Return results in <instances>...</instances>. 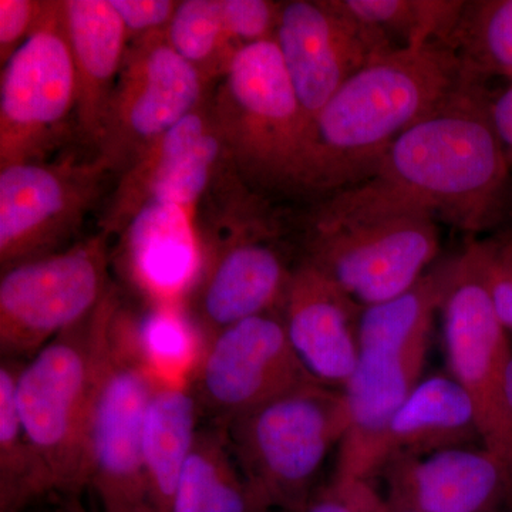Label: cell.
I'll return each mask as SVG.
<instances>
[{
  "instance_id": "3957f363",
  "label": "cell",
  "mask_w": 512,
  "mask_h": 512,
  "mask_svg": "<svg viewBox=\"0 0 512 512\" xmlns=\"http://www.w3.org/2000/svg\"><path fill=\"white\" fill-rule=\"evenodd\" d=\"M210 106L242 183L255 191L301 190L308 127L275 39L235 56Z\"/></svg>"
},
{
  "instance_id": "f1b7e54d",
  "label": "cell",
  "mask_w": 512,
  "mask_h": 512,
  "mask_svg": "<svg viewBox=\"0 0 512 512\" xmlns=\"http://www.w3.org/2000/svg\"><path fill=\"white\" fill-rule=\"evenodd\" d=\"M467 254L490 295L498 318L508 333H512V256L503 237L474 241Z\"/></svg>"
},
{
  "instance_id": "ffe728a7",
  "label": "cell",
  "mask_w": 512,
  "mask_h": 512,
  "mask_svg": "<svg viewBox=\"0 0 512 512\" xmlns=\"http://www.w3.org/2000/svg\"><path fill=\"white\" fill-rule=\"evenodd\" d=\"M362 311L313 266L302 261L293 268L279 313L292 349L316 382L345 389L356 367Z\"/></svg>"
},
{
  "instance_id": "7c38bea8",
  "label": "cell",
  "mask_w": 512,
  "mask_h": 512,
  "mask_svg": "<svg viewBox=\"0 0 512 512\" xmlns=\"http://www.w3.org/2000/svg\"><path fill=\"white\" fill-rule=\"evenodd\" d=\"M2 67L0 168L43 161L76 111V73L62 0L49 2L35 32Z\"/></svg>"
},
{
  "instance_id": "83f0119b",
  "label": "cell",
  "mask_w": 512,
  "mask_h": 512,
  "mask_svg": "<svg viewBox=\"0 0 512 512\" xmlns=\"http://www.w3.org/2000/svg\"><path fill=\"white\" fill-rule=\"evenodd\" d=\"M168 42L207 82L221 80L241 52L229 35L222 0H184L168 25Z\"/></svg>"
},
{
  "instance_id": "74e56055",
  "label": "cell",
  "mask_w": 512,
  "mask_h": 512,
  "mask_svg": "<svg viewBox=\"0 0 512 512\" xmlns=\"http://www.w3.org/2000/svg\"><path fill=\"white\" fill-rule=\"evenodd\" d=\"M392 508V507H390ZM392 512H420V511H410V510H394V508H392Z\"/></svg>"
},
{
  "instance_id": "f546056e",
  "label": "cell",
  "mask_w": 512,
  "mask_h": 512,
  "mask_svg": "<svg viewBox=\"0 0 512 512\" xmlns=\"http://www.w3.org/2000/svg\"><path fill=\"white\" fill-rule=\"evenodd\" d=\"M295 512H392V508L372 480L335 476L329 484L316 488Z\"/></svg>"
},
{
  "instance_id": "52a82bcc",
  "label": "cell",
  "mask_w": 512,
  "mask_h": 512,
  "mask_svg": "<svg viewBox=\"0 0 512 512\" xmlns=\"http://www.w3.org/2000/svg\"><path fill=\"white\" fill-rule=\"evenodd\" d=\"M160 382L138 353L130 309L117 296L101 336L87 426V488L101 512H153L143 439Z\"/></svg>"
},
{
  "instance_id": "30bf717a",
  "label": "cell",
  "mask_w": 512,
  "mask_h": 512,
  "mask_svg": "<svg viewBox=\"0 0 512 512\" xmlns=\"http://www.w3.org/2000/svg\"><path fill=\"white\" fill-rule=\"evenodd\" d=\"M423 212L312 224L302 261L360 308L409 291L439 252V231Z\"/></svg>"
},
{
  "instance_id": "ba28073f",
  "label": "cell",
  "mask_w": 512,
  "mask_h": 512,
  "mask_svg": "<svg viewBox=\"0 0 512 512\" xmlns=\"http://www.w3.org/2000/svg\"><path fill=\"white\" fill-rule=\"evenodd\" d=\"M107 239L100 232L2 271V359L28 362L47 343L93 315L113 288Z\"/></svg>"
},
{
  "instance_id": "44dd1931",
  "label": "cell",
  "mask_w": 512,
  "mask_h": 512,
  "mask_svg": "<svg viewBox=\"0 0 512 512\" xmlns=\"http://www.w3.org/2000/svg\"><path fill=\"white\" fill-rule=\"evenodd\" d=\"M473 441L481 443L470 397L453 377L431 376L417 384L348 473L340 477L372 480L393 458L470 447Z\"/></svg>"
},
{
  "instance_id": "2e32d148",
  "label": "cell",
  "mask_w": 512,
  "mask_h": 512,
  "mask_svg": "<svg viewBox=\"0 0 512 512\" xmlns=\"http://www.w3.org/2000/svg\"><path fill=\"white\" fill-rule=\"evenodd\" d=\"M275 43L308 131L353 74L397 50L382 32L353 18L340 0L282 2Z\"/></svg>"
},
{
  "instance_id": "f35d334b",
  "label": "cell",
  "mask_w": 512,
  "mask_h": 512,
  "mask_svg": "<svg viewBox=\"0 0 512 512\" xmlns=\"http://www.w3.org/2000/svg\"><path fill=\"white\" fill-rule=\"evenodd\" d=\"M265 512H275V511H265Z\"/></svg>"
},
{
  "instance_id": "484cf974",
  "label": "cell",
  "mask_w": 512,
  "mask_h": 512,
  "mask_svg": "<svg viewBox=\"0 0 512 512\" xmlns=\"http://www.w3.org/2000/svg\"><path fill=\"white\" fill-rule=\"evenodd\" d=\"M138 353L161 382H190L204 350V339L184 305L147 306L130 311Z\"/></svg>"
},
{
  "instance_id": "7402d4cb",
  "label": "cell",
  "mask_w": 512,
  "mask_h": 512,
  "mask_svg": "<svg viewBox=\"0 0 512 512\" xmlns=\"http://www.w3.org/2000/svg\"><path fill=\"white\" fill-rule=\"evenodd\" d=\"M62 16L76 73L74 117L97 150L130 40L110 0H62Z\"/></svg>"
},
{
  "instance_id": "8fae6325",
  "label": "cell",
  "mask_w": 512,
  "mask_h": 512,
  "mask_svg": "<svg viewBox=\"0 0 512 512\" xmlns=\"http://www.w3.org/2000/svg\"><path fill=\"white\" fill-rule=\"evenodd\" d=\"M444 268L440 311L451 377L473 402L483 448L500 458L512 477V410L507 389L510 333L467 251Z\"/></svg>"
},
{
  "instance_id": "5b68a950",
  "label": "cell",
  "mask_w": 512,
  "mask_h": 512,
  "mask_svg": "<svg viewBox=\"0 0 512 512\" xmlns=\"http://www.w3.org/2000/svg\"><path fill=\"white\" fill-rule=\"evenodd\" d=\"M119 292L66 330L20 369L16 403L23 429L52 481L53 493L80 497L87 488V426L104 325Z\"/></svg>"
},
{
  "instance_id": "4fadbf2b",
  "label": "cell",
  "mask_w": 512,
  "mask_h": 512,
  "mask_svg": "<svg viewBox=\"0 0 512 512\" xmlns=\"http://www.w3.org/2000/svg\"><path fill=\"white\" fill-rule=\"evenodd\" d=\"M210 82L175 52L167 33L133 40L107 109L97 156L123 173L154 140L208 100Z\"/></svg>"
},
{
  "instance_id": "4dcf8cb0",
  "label": "cell",
  "mask_w": 512,
  "mask_h": 512,
  "mask_svg": "<svg viewBox=\"0 0 512 512\" xmlns=\"http://www.w3.org/2000/svg\"><path fill=\"white\" fill-rule=\"evenodd\" d=\"M225 25L239 47L275 39L282 2L222 0Z\"/></svg>"
},
{
  "instance_id": "e575fe53",
  "label": "cell",
  "mask_w": 512,
  "mask_h": 512,
  "mask_svg": "<svg viewBox=\"0 0 512 512\" xmlns=\"http://www.w3.org/2000/svg\"><path fill=\"white\" fill-rule=\"evenodd\" d=\"M57 512H89L84 508L79 497H64L63 504Z\"/></svg>"
},
{
  "instance_id": "9a60e30c",
  "label": "cell",
  "mask_w": 512,
  "mask_h": 512,
  "mask_svg": "<svg viewBox=\"0 0 512 512\" xmlns=\"http://www.w3.org/2000/svg\"><path fill=\"white\" fill-rule=\"evenodd\" d=\"M110 171L100 156L0 168L2 271L62 251L96 204Z\"/></svg>"
},
{
  "instance_id": "5bb4252c",
  "label": "cell",
  "mask_w": 512,
  "mask_h": 512,
  "mask_svg": "<svg viewBox=\"0 0 512 512\" xmlns=\"http://www.w3.org/2000/svg\"><path fill=\"white\" fill-rule=\"evenodd\" d=\"M312 382L292 349L281 313L274 311L241 320L207 340L190 387L200 413L224 427Z\"/></svg>"
},
{
  "instance_id": "836d02e7",
  "label": "cell",
  "mask_w": 512,
  "mask_h": 512,
  "mask_svg": "<svg viewBox=\"0 0 512 512\" xmlns=\"http://www.w3.org/2000/svg\"><path fill=\"white\" fill-rule=\"evenodd\" d=\"M490 117L512 165V82L497 99L490 101Z\"/></svg>"
},
{
  "instance_id": "d590c367",
  "label": "cell",
  "mask_w": 512,
  "mask_h": 512,
  "mask_svg": "<svg viewBox=\"0 0 512 512\" xmlns=\"http://www.w3.org/2000/svg\"><path fill=\"white\" fill-rule=\"evenodd\" d=\"M508 402H510L511 410H512V357L510 362V367H508Z\"/></svg>"
},
{
  "instance_id": "cb8c5ba5",
  "label": "cell",
  "mask_w": 512,
  "mask_h": 512,
  "mask_svg": "<svg viewBox=\"0 0 512 512\" xmlns=\"http://www.w3.org/2000/svg\"><path fill=\"white\" fill-rule=\"evenodd\" d=\"M25 362L0 363V512H26L46 495L52 481L30 443L16 403V383Z\"/></svg>"
},
{
  "instance_id": "8992f818",
  "label": "cell",
  "mask_w": 512,
  "mask_h": 512,
  "mask_svg": "<svg viewBox=\"0 0 512 512\" xmlns=\"http://www.w3.org/2000/svg\"><path fill=\"white\" fill-rule=\"evenodd\" d=\"M444 284L443 265L397 298L360 313L356 367L342 390L350 423L339 446L336 476L348 473L421 382Z\"/></svg>"
},
{
  "instance_id": "7a4b0ae2",
  "label": "cell",
  "mask_w": 512,
  "mask_h": 512,
  "mask_svg": "<svg viewBox=\"0 0 512 512\" xmlns=\"http://www.w3.org/2000/svg\"><path fill=\"white\" fill-rule=\"evenodd\" d=\"M470 92L443 43L403 47L343 84L312 121L301 190L339 192L372 177L397 137Z\"/></svg>"
},
{
  "instance_id": "9c48e42d",
  "label": "cell",
  "mask_w": 512,
  "mask_h": 512,
  "mask_svg": "<svg viewBox=\"0 0 512 512\" xmlns=\"http://www.w3.org/2000/svg\"><path fill=\"white\" fill-rule=\"evenodd\" d=\"M249 195L224 207L214 241L204 244V264L185 309L204 345L221 330L252 316L279 311L293 272Z\"/></svg>"
},
{
  "instance_id": "ac0fdd59",
  "label": "cell",
  "mask_w": 512,
  "mask_h": 512,
  "mask_svg": "<svg viewBox=\"0 0 512 512\" xmlns=\"http://www.w3.org/2000/svg\"><path fill=\"white\" fill-rule=\"evenodd\" d=\"M377 476L394 510L498 512L503 505L512 507L510 471L485 448L393 458Z\"/></svg>"
},
{
  "instance_id": "8d00e7d4",
  "label": "cell",
  "mask_w": 512,
  "mask_h": 512,
  "mask_svg": "<svg viewBox=\"0 0 512 512\" xmlns=\"http://www.w3.org/2000/svg\"><path fill=\"white\" fill-rule=\"evenodd\" d=\"M503 239L505 242V247H507L508 252H510L512 256V234L503 235Z\"/></svg>"
},
{
  "instance_id": "d4e9b609",
  "label": "cell",
  "mask_w": 512,
  "mask_h": 512,
  "mask_svg": "<svg viewBox=\"0 0 512 512\" xmlns=\"http://www.w3.org/2000/svg\"><path fill=\"white\" fill-rule=\"evenodd\" d=\"M448 47L464 87L481 92L490 77L512 82V0L466 2Z\"/></svg>"
},
{
  "instance_id": "d6a6232c",
  "label": "cell",
  "mask_w": 512,
  "mask_h": 512,
  "mask_svg": "<svg viewBox=\"0 0 512 512\" xmlns=\"http://www.w3.org/2000/svg\"><path fill=\"white\" fill-rule=\"evenodd\" d=\"M120 16L128 40L140 39L151 33L164 32L174 18L178 3L175 0H110Z\"/></svg>"
},
{
  "instance_id": "6da1fadb",
  "label": "cell",
  "mask_w": 512,
  "mask_h": 512,
  "mask_svg": "<svg viewBox=\"0 0 512 512\" xmlns=\"http://www.w3.org/2000/svg\"><path fill=\"white\" fill-rule=\"evenodd\" d=\"M488 107L483 92H467L404 131L375 174L332 194L313 222L423 212L471 234L490 228L503 211L512 165Z\"/></svg>"
},
{
  "instance_id": "e0dca14e",
  "label": "cell",
  "mask_w": 512,
  "mask_h": 512,
  "mask_svg": "<svg viewBox=\"0 0 512 512\" xmlns=\"http://www.w3.org/2000/svg\"><path fill=\"white\" fill-rule=\"evenodd\" d=\"M210 99L154 140L121 173L100 232L120 235L151 202L180 205L195 214L220 174L235 171L215 126Z\"/></svg>"
},
{
  "instance_id": "d6986e66",
  "label": "cell",
  "mask_w": 512,
  "mask_h": 512,
  "mask_svg": "<svg viewBox=\"0 0 512 512\" xmlns=\"http://www.w3.org/2000/svg\"><path fill=\"white\" fill-rule=\"evenodd\" d=\"M195 214L151 202L121 231L116 261L147 306L184 305L204 264Z\"/></svg>"
},
{
  "instance_id": "4316f807",
  "label": "cell",
  "mask_w": 512,
  "mask_h": 512,
  "mask_svg": "<svg viewBox=\"0 0 512 512\" xmlns=\"http://www.w3.org/2000/svg\"><path fill=\"white\" fill-rule=\"evenodd\" d=\"M363 25L382 32L396 49L448 45L466 2L450 0H340Z\"/></svg>"
},
{
  "instance_id": "277c9868",
  "label": "cell",
  "mask_w": 512,
  "mask_h": 512,
  "mask_svg": "<svg viewBox=\"0 0 512 512\" xmlns=\"http://www.w3.org/2000/svg\"><path fill=\"white\" fill-rule=\"evenodd\" d=\"M340 390L305 384L222 427L235 463L265 511L301 510L320 468L349 429Z\"/></svg>"
},
{
  "instance_id": "603a6c76",
  "label": "cell",
  "mask_w": 512,
  "mask_h": 512,
  "mask_svg": "<svg viewBox=\"0 0 512 512\" xmlns=\"http://www.w3.org/2000/svg\"><path fill=\"white\" fill-rule=\"evenodd\" d=\"M197 400L190 382L158 383L148 404L143 458L153 512H171L178 483L198 433Z\"/></svg>"
},
{
  "instance_id": "1f68e13d",
  "label": "cell",
  "mask_w": 512,
  "mask_h": 512,
  "mask_svg": "<svg viewBox=\"0 0 512 512\" xmlns=\"http://www.w3.org/2000/svg\"><path fill=\"white\" fill-rule=\"evenodd\" d=\"M49 2L0 0V62H8L45 16Z\"/></svg>"
}]
</instances>
